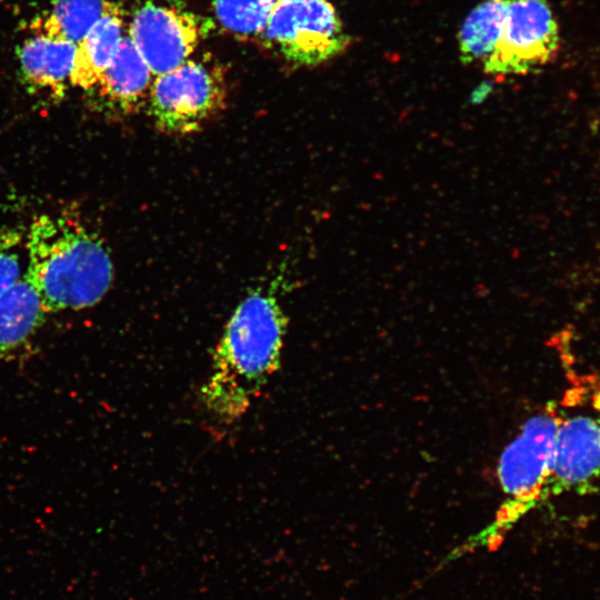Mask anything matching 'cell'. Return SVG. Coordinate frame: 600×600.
<instances>
[{"label":"cell","mask_w":600,"mask_h":600,"mask_svg":"<svg viewBox=\"0 0 600 600\" xmlns=\"http://www.w3.org/2000/svg\"><path fill=\"white\" fill-rule=\"evenodd\" d=\"M287 318L277 298L250 292L234 309L200 390L207 411L222 423L242 417L280 364Z\"/></svg>","instance_id":"obj_1"},{"label":"cell","mask_w":600,"mask_h":600,"mask_svg":"<svg viewBox=\"0 0 600 600\" xmlns=\"http://www.w3.org/2000/svg\"><path fill=\"white\" fill-rule=\"evenodd\" d=\"M24 253V277L48 312L91 307L111 286L113 266L106 246L71 214L37 217L27 232Z\"/></svg>","instance_id":"obj_2"},{"label":"cell","mask_w":600,"mask_h":600,"mask_svg":"<svg viewBox=\"0 0 600 600\" xmlns=\"http://www.w3.org/2000/svg\"><path fill=\"white\" fill-rule=\"evenodd\" d=\"M563 416L553 403L529 418L503 450L497 472L507 501L498 510L488 532L504 538L521 516L543 500L550 477L557 432Z\"/></svg>","instance_id":"obj_3"},{"label":"cell","mask_w":600,"mask_h":600,"mask_svg":"<svg viewBox=\"0 0 600 600\" xmlns=\"http://www.w3.org/2000/svg\"><path fill=\"white\" fill-rule=\"evenodd\" d=\"M293 67H316L343 53L350 34L328 0H278L257 39Z\"/></svg>","instance_id":"obj_4"},{"label":"cell","mask_w":600,"mask_h":600,"mask_svg":"<svg viewBox=\"0 0 600 600\" xmlns=\"http://www.w3.org/2000/svg\"><path fill=\"white\" fill-rule=\"evenodd\" d=\"M226 101L223 70L209 61L188 59L154 77L146 107L160 131L188 134L219 113Z\"/></svg>","instance_id":"obj_5"},{"label":"cell","mask_w":600,"mask_h":600,"mask_svg":"<svg viewBox=\"0 0 600 600\" xmlns=\"http://www.w3.org/2000/svg\"><path fill=\"white\" fill-rule=\"evenodd\" d=\"M560 43L557 18L547 0H508L500 37L482 61L486 73L523 76L547 64Z\"/></svg>","instance_id":"obj_6"},{"label":"cell","mask_w":600,"mask_h":600,"mask_svg":"<svg viewBox=\"0 0 600 600\" xmlns=\"http://www.w3.org/2000/svg\"><path fill=\"white\" fill-rule=\"evenodd\" d=\"M212 24L193 12L146 1L126 32L156 77L190 59Z\"/></svg>","instance_id":"obj_7"},{"label":"cell","mask_w":600,"mask_h":600,"mask_svg":"<svg viewBox=\"0 0 600 600\" xmlns=\"http://www.w3.org/2000/svg\"><path fill=\"white\" fill-rule=\"evenodd\" d=\"M600 476V421L574 414L561 421L553 448L550 477L543 500L586 489Z\"/></svg>","instance_id":"obj_8"},{"label":"cell","mask_w":600,"mask_h":600,"mask_svg":"<svg viewBox=\"0 0 600 600\" xmlns=\"http://www.w3.org/2000/svg\"><path fill=\"white\" fill-rule=\"evenodd\" d=\"M153 79L154 74L126 32L114 57L89 92L98 97L104 110L127 116L146 107Z\"/></svg>","instance_id":"obj_9"},{"label":"cell","mask_w":600,"mask_h":600,"mask_svg":"<svg viewBox=\"0 0 600 600\" xmlns=\"http://www.w3.org/2000/svg\"><path fill=\"white\" fill-rule=\"evenodd\" d=\"M124 34L121 8L106 0L98 21L76 44L71 86L89 92L114 57Z\"/></svg>","instance_id":"obj_10"},{"label":"cell","mask_w":600,"mask_h":600,"mask_svg":"<svg viewBox=\"0 0 600 600\" xmlns=\"http://www.w3.org/2000/svg\"><path fill=\"white\" fill-rule=\"evenodd\" d=\"M74 52V43L33 33L19 48L22 76L32 87L60 97L71 86Z\"/></svg>","instance_id":"obj_11"},{"label":"cell","mask_w":600,"mask_h":600,"mask_svg":"<svg viewBox=\"0 0 600 600\" xmlns=\"http://www.w3.org/2000/svg\"><path fill=\"white\" fill-rule=\"evenodd\" d=\"M47 313L39 293L23 274L0 296V353L24 343Z\"/></svg>","instance_id":"obj_12"},{"label":"cell","mask_w":600,"mask_h":600,"mask_svg":"<svg viewBox=\"0 0 600 600\" xmlns=\"http://www.w3.org/2000/svg\"><path fill=\"white\" fill-rule=\"evenodd\" d=\"M508 0H483L466 17L458 49L462 63L483 61L493 50L504 22Z\"/></svg>","instance_id":"obj_13"},{"label":"cell","mask_w":600,"mask_h":600,"mask_svg":"<svg viewBox=\"0 0 600 600\" xmlns=\"http://www.w3.org/2000/svg\"><path fill=\"white\" fill-rule=\"evenodd\" d=\"M106 0H56L31 24L34 34L77 44L100 18Z\"/></svg>","instance_id":"obj_14"},{"label":"cell","mask_w":600,"mask_h":600,"mask_svg":"<svg viewBox=\"0 0 600 600\" xmlns=\"http://www.w3.org/2000/svg\"><path fill=\"white\" fill-rule=\"evenodd\" d=\"M278 0H211L218 24L234 38L257 40Z\"/></svg>","instance_id":"obj_15"},{"label":"cell","mask_w":600,"mask_h":600,"mask_svg":"<svg viewBox=\"0 0 600 600\" xmlns=\"http://www.w3.org/2000/svg\"><path fill=\"white\" fill-rule=\"evenodd\" d=\"M22 237L16 231L0 233V296L24 274L26 259L19 250Z\"/></svg>","instance_id":"obj_16"},{"label":"cell","mask_w":600,"mask_h":600,"mask_svg":"<svg viewBox=\"0 0 600 600\" xmlns=\"http://www.w3.org/2000/svg\"><path fill=\"white\" fill-rule=\"evenodd\" d=\"M492 87L490 83H482L470 96V102L472 104H479L489 96Z\"/></svg>","instance_id":"obj_17"},{"label":"cell","mask_w":600,"mask_h":600,"mask_svg":"<svg viewBox=\"0 0 600 600\" xmlns=\"http://www.w3.org/2000/svg\"><path fill=\"white\" fill-rule=\"evenodd\" d=\"M593 408L597 410V418L600 421V389L598 390V393L593 397Z\"/></svg>","instance_id":"obj_18"}]
</instances>
